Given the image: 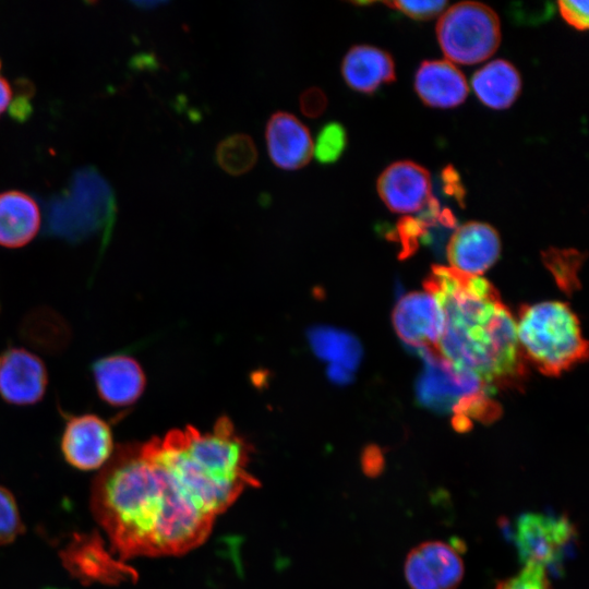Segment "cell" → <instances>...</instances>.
I'll list each match as a JSON object with an SVG mask.
<instances>
[{
  "label": "cell",
  "instance_id": "1",
  "mask_svg": "<svg viewBox=\"0 0 589 589\" xmlns=\"http://www.w3.org/2000/svg\"><path fill=\"white\" fill-rule=\"evenodd\" d=\"M92 510L121 560L184 553L215 521L194 507L148 442L113 452L93 483Z\"/></svg>",
  "mask_w": 589,
  "mask_h": 589
},
{
  "label": "cell",
  "instance_id": "2",
  "mask_svg": "<svg viewBox=\"0 0 589 589\" xmlns=\"http://www.w3.org/2000/svg\"><path fill=\"white\" fill-rule=\"evenodd\" d=\"M424 290L438 300L443 333L435 353L488 389L519 388L527 375L516 322L494 286L481 276L434 265Z\"/></svg>",
  "mask_w": 589,
  "mask_h": 589
},
{
  "label": "cell",
  "instance_id": "3",
  "mask_svg": "<svg viewBox=\"0 0 589 589\" xmlns=\"http://www.w3.org/2000/svg\"><path fill=\"white\" fill-rule=\"evenodd\" d=\"M515 322L524 359L544 375L558 376L588 358L580 322L565 302L522 305Z\"/></svg>",
  "mask_w": 589,
  "mask_h": 589
},
{
  "label": "cell",
  "instance_id": "4",
  "mask_svg": "<svg viewBox=\"0 0 589 589\" xmlns=\"http://www.w3.org/2000/svg\"><path fill=\"white\" fill-rule=\"evenodd\" d=\"M115 194L105 178L94 168L75 172L69 188L48 205L47 229L68 241H81L101 233L108 237L116 219Z\"/></svg>",
  "mask_w": 589,
  "mask_h": 589
},
{
  "label": "cell",
  "instance_id": "5",
  "mask_svg": "<svg viewBox=\"0 0 589 589\" xmlns=\"http://www.w3.org/2000/svg\"><path fill=\"white\" fill-rule=\"evenodd\" d=\"M436 37L449 62L474 64L489 59L498 48L501 24L486 4L458 2L442 12Z\"/></svg>",
  "mask_w": 589,
  "mask_h": 589
},
{
  "label": "cell",
  "instance_id": "6",
  "mask_svg": "<svg viewBox=\"0 0 589 589\" xmlns=\"http://www.w3.org/2000/svg\"><path fill=\"white\" fill-rule=\"evenodd\" d=\"M575 534L572 522L563 516L528 513L515 526V543L526 564L548 567L557 564Z\"/></svg>",
  "mask_w": 589,
  "mask_h": 589
},
{
  "label": "cell",
  "instance_id": "7",
  "mask_svg": "<svg viewBox=\"0 0 589 589\" xmlns=\"http://www.w3.org/2000/svg\"><path fill=\"white\" fill-rule=\"evenodd\" d=\"M397 336L408 346L435 353L443 333L444 315L436 297L428 290L400 298L392 315Z\"/></svg>",
  "mask_w": 589,
  "mask_h": 589
},
{
  "label": "cell",
  "instance_id": "8",
  "mask_svg": "<svg viewBox=\"0 0 589 589\" xmlns=\"http://www.w3.org/2000/svg\"><path fill=\"white\" fill-rule=\"evenodd\" d=\"M61 450L67 462L76 469L103 468L113 454L111 429L95 414L72 417L63 430Z\"/></svg>",
  "mask_w": 589,
  "mask_h": 589
},
{
  "label": "cell",
  "instance_id": "9",
  "mask_svg": "<svg viewBox=\"0 0 589 589\" xmlns=\"http://www.w3.org/2000/svg\"><path fill=\"white\" fill-rule=\"evenodd\" d=\"M462 575L458 549L443 541L419 544L405 563V576L411 589H456Z\"/></svg>",
  "mask_w": 589,
  "mask_h": 589
},
{
  "label": "cell",
  "instance_id": "10",
  "mask_svg": "<svg viewBox=\"0 0 589 589\" xmlns=\"http://www.w3.org/2000/svg\"><path fill=\"white\" fill-rule=\"evenodd\" d=\"M501 254L497 231L482 221H468L453 232L446 256L452 269L468 276H480L492 267Z\"/></svg>",
  "mask_w": 589,
  "mask_h": 589
},
{
  "label": "cell",
  "instance_id": "11",
  "mask_svg": "<svg viewBox=\"0 0 589 589\" xmlns=\"http://www.w3.org/2000/svg\"><path fill=\"white\" fill-rule=\"evenodd\" d=\"M48 374L44 362L23 348L0 352V396L13 405H33L46 393Z\"/></svg>",
  "mask_w": 589,
  "mask_h": 589
},
{
  "label": "cell",
  "instance_id": "12",
  "mask_svg": "<svg viewBox=\"0 0 589 589\" xmlns=\"http://www.w3.org/2000/svg\"><path fill=\"white\" fill-rule=\"evenodd\" d=\"M67 569L84 582L119 584L135 572L112 557L97 536L75 534L61 554Z\"/></svg>",
  "mask_w": 589,
  "mask_h": 589
},
{
  "label": "cell",
  "instance_id": "13",
  "mask_svg": "<svg viewBox=\"0 0 589 589\" xmlns=\"http://www.w3.org/2000/svg\"><path fill=\"white\" fill-rule=\"evenodd\" d=\"M376 189L381 200L394 213L418 212L432 199L429 171L410 160L386 167L378 176Z\"/></svg>",
  "mask_w": 589,
  "mask_h": 589
},
{
  "label": "cell",
  "instance_id": "14",
  "mask_svg": "<svg viewBox=\"0 0 589 589\" xmlns=\"http://www.w3.org/2000/svg\"><path fill=\"white\" fill-rule=\"evenodd\" d=\"M265 137L271 160L284 170L303 168L313 155L309 129L287 111H276L269 117Z\"/></svg>",
  "mask_w": 589,
  "mask_h": 589
},
{
  "label": "cell",
  "instance_id": "15",
  "mask_svg": "<svg viewBox=\"0 0 589 589\" xmlns=\"http://www.w3.org/2000/svg\"><path fill=\"white\" fill-rule=\"evenodd\" d=\"M92 370L99 397L111 406H129L144 392V372L132 357L108 356L95 361Z\"/></svg>",
  "mask_w": 589,
  "mask_h": 589
},
{
  "label": "cell",
  "instance_id": "16",
  "mask_svg": "<svg viewBox=\"0 0 589 589\" xmlns=\"http://www.w3.org/2000/svg\"><path fill=\"white\" fill-rule=\"evenodd\" d=\"M414 89L431 107L452 108L464 103L468 84L462 72L448 60H426L417 70Z\"/></svg>",
  "mask_w": 589,
  "mask_h": 589
},
{
  "label": "cell",
  "instance_id": "17",
  "mask_svg": "<svg viewBox=\"0 0 589 589\" xmlns=\"http://www.w3.org/2000/svg\"><path fill=\"white\" fill-rule=\"evenodd\" d=\"M340 71L346 84L362 94H372L396 79L392 56L370 45L352 46L341 61Z\"/></svg>",
  "mask_w": 589,
  "mask_h": 589
},
{
  "label": "cell",
  "instance_id": "18",
  "mask_svg": "<svg viewBox=\"0 0 589 589\" xmlns=\"http://www.w3.org/2000/svg\"><path fill=\"white\" fill-rule=\"evenodd\" d=\"M40 212L28 194L20 191L0 193V245L20 248L37 235Z\"/></svg>",
  "mask_w": 589,
  "mask_h": 589
},
{
  "label": "cell",
  "instance_id": "19",
  "mask_svg": "<svg viewBox=\"0 0 589 589\" xmlns=\"http://www.w3.org/2000/svg\"><path fill=\"white\" fill-rule=\"evenodd\" d=\"M471 85L482 104L501 110L510 107L519 96L521 77L510 62L497 59L478 70Z\"/></svg>",
  "mask_w": 589,
  "mask_h": 589
},
{
  "label": "cell",
  "instance_id": "20",
  "mask_svg": "<svg viewBox=\"0 0 589 589\" xmlns=\"http://www.w3.org/2000/svg\"><path fill=\"white\" fill-rule=\"evenodd\" d=\"M308 339L316 357L329 365L349 371L358 365L361 349L351 335L329 326H314L308 332Z\"/></svg>",
  "mask_w": 589,
  "mask_h": 589
},
{
  "label": "cell",
  "instance_id": "21",
  "mask_svg": "<svg viewBox=\"0 0 589 589\" xmlns=\"http://www.w3.org/2000/svg\"><path fill=\"white\" fill-rule=\"evenodd\" d=\"M215 157L218 166L225 172L241 176L256 164L257 151L249 135L236 133L218 143Z\"/></svg>",
  "mask_w": 589,
  "mask_h": 589
},
{
  "label": "cell",
  "instance_id": "22",
  "mask_svg": "<svg viewBox=\"0 0 589 589\" xmlns=\"http://www.w3.org/2000/svg\"><path fill=\"white\" fill-rule=\"evenodd\" d=\"M347 146V132L336 121L324 124L318 131L313 153L317 161L328 165L337 161Z\"/></svg>",
  "mask_w": 589,
  "mask_h": 589
},
{
  "label": "cell",
  "instance_id": "23",
  "mask_svg": "<svg viewBox=\"0 0 589 589\" xmlns=\"http://www.w3.org/2000/svg\"><path fill=\"white\" fill-rule=\"evenodd\" d=\"M23 531V524L14 496L0 486V546L14 541Z\"/></svg>",
  "mask_w": 589,
  "mask_h": 589
},
{
  "label": "cell",
  "instance_id": "24",
  "mask_svg": "<svg viewBox=\"0 0 589 589\" xmlns=\"http://www.w3.org/2000/svg\"><path fill=\"white\" fill-rule=\"evenodd\" d=\"M496 589H550L545 568L526 564L516 576L501 582Z\"/></svg>",
  "mask_w": 589,
  "mask_h": 589
},
{
  "label": "cell",
  "instance_id": "25",
  "mask_svg": "<svg viewBox=\"0 0 589 589\" xmlns=\"http://www.w3.org/2000/svg\"><path fill=\"white\" fill-rule=\"evenodd\" d=\"M384 3L411 19L421 21L430 20L442 14L447 5V1L445 0L388 1Z\"/></svg>",
  "mask_w": 589,
  "mask_h": 589
},
{
  "label": "cell",
  "instance_id": "26",
  "mask_svg": "<svg viewBox=\"0 0 589 589\" xmlns=\"http://www.w3.org/2000/svg\"><path fill=\"white\" fill-rule=\"evenodd\" d=\"M562 17L578 31H585L589 25L588 1L563 0L557 2Z\"/></svg>",
  "mask_w": 589,
  "mask_h": 589
},
{
  "label": "cell",
  "instance_id": "27",
  "mask_svg": "<svg viewBox=\"0 0 589 589\" xmlns=\"http://www.w3.org/2000/svg\"><path fill=\"white\" fill-rule=\"evenodd\" d=\"M327 96L320 87H309L302 92L299 98L301 112L308 118H317L327 108Z\"/></svg>",
  "mask_w": 589,
  "mask_h": 589
},
{
  "label": "cell",
  "instance_id": "28",
  "mask_svg": "<svg viewBox=\"0 0 589 589\" xmlns=\"http://www.w3.org/2000/svg\"><path fill=\"white\" fill-rule=\"evenodd\" d=\"M443 180L445 190L448 194L455 195L458 200H462L464 196V190L461 184L459 183V177L456 170L448 166L443 170Z\"/></svg>",
  "mask_w": 589,
  "mask_h": 589
},
{
  "label": "cell",
  "instance_id": "29",
  "mask_svg": "<svg viewBox=\"0 0 589 589\" xmlns=\"http://www.w3.org/2000/svg\"><path fill=\"white\" fill-rule=\"evenodd\" d=\"M12 91L9 83L0 76V115L7 109L11 101Z\"/></svg>",
  "mask_w": 589,
  "mask_h": 589
}]
</instances>
